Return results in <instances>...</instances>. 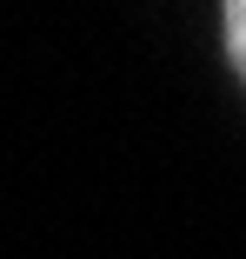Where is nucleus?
<instances>
[{
  "label": "nucleus",
  "mask_w": 246,
  "mask_h": 259,
  "mask_svg": "<svg viewBox=\"0 0 246 259\" xmlns=\"http://www.w3.org/2000/svg\"><path fill=\"white\" fill-rule=\"evenodd\" d=\"M226 54H233L239 80H246V0H233V7H226Z\"/></svg>",
  "instance_id": "f257e3e1"
}]
</instances>
